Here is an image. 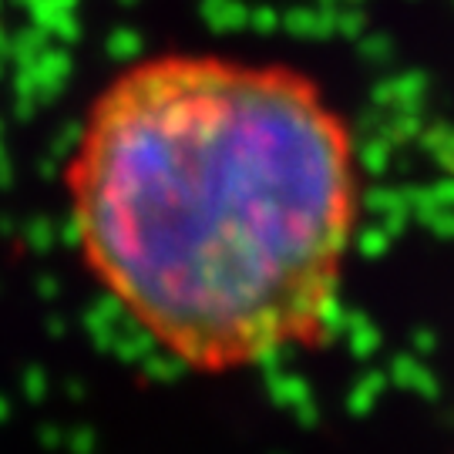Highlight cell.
<instances>
[{
    "label": "cell",
    "mask_w": 454,
    "mask_h": 454,
    "mask_svg": "<svg viewBox=\"0 0 454 454\" xmlns=\"http://www.w3.org/2000/svg\"><path fill=\"white\" fill-rule=\"evenodd\" d=\"M65 195L88 276L185 367L243 371L326 337L360 165L307 71L215 51L131 61L84 112Z\"/></svg>",
    "instance_id": "1"
}]
</instances>
